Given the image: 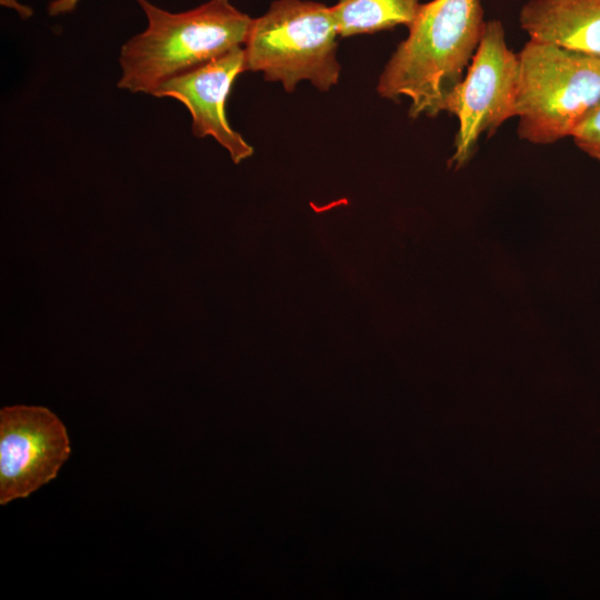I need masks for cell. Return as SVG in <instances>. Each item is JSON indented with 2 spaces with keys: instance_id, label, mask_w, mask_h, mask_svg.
<instances>
[{
  "instance_id": "1",
  "label": "cell",
  "mask_w": 600,
  "mask_h": 600,
  "mask_svg": "<svg viewBox=\"0 0 600 600\" xmlns=\"http://www.w3.org/2000/svg\"><path fill=\"white\" fill-rule=\"evenodd\" d=\"M486 21L480 0H431L421 4L383 71L380 97L410 99L409 117H437L462 81Z\"/></svg>"
},
{
  "instance_id": "2",
  "label": "cell",
  "mask_w": 600,
  "mask_h": 600,
  "mask_svg": "<svg viewBox=\"0 0 600 600\" xmlns=\"http://www.w3.org/2000/svg\"><path fill=\"white\" fill-rule=\"evenodd\" d=\"M147 28L120 50V89L154 94L166 81L243 47L252 19L230 0H210L172 13L148 0H136Z\"/></svg>"
},
{
  "instance_id": "3",
  "label": "cell",
  "mask_w": 600,
  "mask_h": 600,
  "mask_svg": "<svg viewBox=\"0 0 600 600\" xmlns=\"http://www.w3.org/2000/svg\"><path fill=\"white\" fill-rule=\"evenodd\" d=\"M338 37L331 7L304 0L273 1L264 14L252 19L243 46L246 71L263 73L287 92L301 81L326 92L340 77Z\"/></svg>"
},
{
  "instance_id": "4",
  "label": "cell",
  "mask_w": 600,
  "mask_h": 600,
  "mask_svg": "<svg viewBox=\"0 0 600 600\" xmlns=\"http://www.w3.org/2000/svg\"><path fill=\"white\" fill-rule=\"evenodd\" d=\"M518 58L519 138L548 144L571 137L600 103V57L530 39Z\"/></svg>"
},
{
  "instance_id": "5",
  "label": "cell",
  "mask_w": 600,
  "mask_h": 600,
  "mask_svg": "<svg viewBox=\"0 0 600 600\" xmlns=\"http://www.w3.org/2000/svg\"><path fill=\"white\" fill-rule=\"evenodd\" d=\"M518 83V53L508 47L502 23L486 21L466 74L444 108L459 122L450 164L463 166L482 134H493L506 120L516 117Z\"/></svg>"
},
{
  "instance_id": "6",
  "label": "cell",
  "mask_w": 600,
  "mask_h": 600,
  "mask_svg": "<svg viewBox=\"0 0 600 600\" xmlns=\"http://www.w3.org/2000/svg\"><path fill=\"white\" fill-rule=\"evenodd\" d=\"M70 454L61 420L43 407L0 411V503L26 498L52 480Z\"/></svg>"
},
{
  "instance_id": "7",
  "label": "cell",
  "mask_w": 600,
  "mask_h": 600,
  "mask_svg": "<svg viewBox=\"0 0 600 600\" xmlns=\"http://www.w3.org/2000/svg\"><path fill=\"white\" fill-rule=\"evenodd\" d=\"M246 71L243 47L162 83L153 96L169 97L186 106L197 138H213L239 163L253 148L233 130L226 116V102L237 77Z\"/></svg>"
},
{
  "instance_id": "8",
  "label": "cell",
  "mask_w": 600,
  "mask_h": 600,
  "mask_svg": "<svg viewBox=\"0 0 600 600\" xmlns=\"http://www.w3.org/2000/svg\"><path fill=\"white\" fill-rule=\"evenodd\" d=\"M519 21L531 40L600 57V0H529Z\"/></svg>"
},
{
  "instance_id": "9",
  "label": "cell",
  "mask_w": 600,
  "mask_h": 600,
  "mask_svg": "<svg viewBox=\"0 0 600 600\" xmlns=\"http://www.w3.org/2000/svg\"><path fill=\"white\" fill-rule=\"evenodd\" d=\"M419 0H338L331 7L339 37L369 34L414 21Z\"/></svg>"
},
{
  "instance_id": "10",
  "label": "cell",
  "mask_w": 600,
  "mask_h": 600,
  "mask_svg": "<svg viewBox=\"0 0 600 600\" xmlns=\"http://www.w3.org/2000/svg\"><path fill=\"white\" fill-rule=\"evenodd\" d=\"M571 137L582 151L600 161V103L577 126Z\"/></svg>"
},
{
  "instance_id": "11",
  "label": "cell",
  "mask_w": 600,
  "mask_h": 600,
  "mask_svg": "<svg viewBox=\"0 0 600 600\" xmlns=\"http://www.w3.org/2000/svg\"><path fill=\"white\" fill-rule=\"evenodd\" d=\"M80 0H52L48 6V12L51 16H59L72 12Z\"/></svg>"
}]
</instances>
